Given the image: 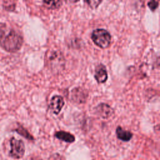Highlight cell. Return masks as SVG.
I'll use <instances>...</instances> for the list:
<instances>
[{"label": "cell", "instance_id": "13", "mask_svg": "<svg viewBox=\"0 0 160 160\" xmlns=\"http://www.w3.org/2000/svg\"><path fill=\"white\" fill-rule=\"evenodd\" d=\"M3 7L6 11H12L15 9L16 3L13 1H4L3 2Z\"/></svg>", "mask_w": 160, "mask_h": 160}, {"label": "cell", "instance_id": "12", "mask_svg": "<svg viewBox=\"0 0 160 160\" xmlns=\"http://www.w3.org/2000/svg\"><path fill=\"white\" fill-rule=\"evenodd\" d=\"M42 2L48 9H57L62 5V1H43Z\"/></svg>", "mask_w": 160, "mask_h": 160}, {"label": "cell", "instance_id": "10", "mask_svg": "<svg viewBox=\"0 0 160 160\" xmlns=\"http://www.w3.org/2000/svg\"><path fill=\"white\" fill-rule=\"evenodd\" d=\"M54 136L58 139L69 143H72L75 141V137L73 134L64 131H59L56 132Z\"/></svg>", "mask_w": 160, "mask_h": 160}, {"label": "cell", "instance_id": "14", "mask_svg": "<svg viewBox=\"0 0 160 160\" xmlns=\"http://www.w3.org/2000/svg\"><path fill=\"white\" fill-rule=\"evenodd\" d=\"M158 5L159 2L156 1H151L148 2V6L152 11H154L158 8Z\"/></svg>", "mask_w": 160, "mask_h": 160}, {"label": "cell", "instance_id": "7", "mask_svg": "<svg viewBox=\"0 0 160 160\" xmlns=\"http://www.w3.org/2000/svg\"><path fill=\"white\" fill-rule=\"evenodd\" d=\"M96 113L103 119H108L112 116L114 112L113 109L108 104L101 103L95 108Z\"/></svg>", "mask_w": 160, "mask_h": 160}, {"label": "cell", "instance_id": "9", "mask_svg": "<svg viewBox=\"0 0 160 160\" xmlns=\"http://www.w3.org/2000/svg\"><path fill=\"white\" fill-rule=\"evenodd\" d=\"M117 138L122 141L128 142L130 141L132 137V133L129 131L124 130L122 127L118 126L116 130Z\"/></svg>", "mask_w": 160, "mask_h": 160}, {"label": "cell", "instance_id": "8", "mask_svg": "<svg viewBox=\"0 0 160 160\" xmlns=\"http://www.w3.org/2000/svg\"><path fill=\"white\" fill-rule=\"evenodd\" d=\"M108 72L105 66L102 64H98L95 68L94 78L96 81L99 84L104 83L108 79Z\"/></svg>", "mask_w": 160, "mask_h": 160}, {"label": "cell", "instance_id": "2", "mask_svg": "<svg viewBox=\"0 0 160 160\" xmlns=\"http://www.w3.org/2000/svg\"><path fill=\"white\" fill-rule=\"evenodd\" d=\"M91 39L95 44L102 49L108 48L111 42L110 33L102 28L94 29L91 34Z\"/></svg>", "mask_w": 160, "mask_h": 160}, {"label": "cell", "instance_id": "5", "mask_svg": "<svg viewBox=\"0 0 160 160\" xmlns=\"http://www.w3.org/2000/svg\"><path fill=\"white\" fill-rule=\"evenodd\" d=\"M88 96L86 89L81 87L73 88L71 92V98L72 101L78 104L84 103Z\"/></svg>", "mask_w": 160, "mask_h": 160}, {"label": "cell", "instance_id": "15", "mask_svg": "<svg viewBox=\"0 0 160 160\" xmlns=\"http://www.w3.org/2000/svg\"><path fill=\"white\" fill-rule=\"evenodd\" d=\"M86 2L92 8L94 9L98 7V6L102 2V1H86Z\"/></svg>", "mask_w": 160, "mask_h": 160}, {"label": "cell", "instance_id": "3", "mask_svg": "<svg viewBox=\"0 0 160 160\" xmlns=\"http://www.w3.org/2000/svg\"><path fill=\"white\" fill-rule=\"evenodd\" d=\"M64 61L62 54L59 51L49 50L46 54V63L52 69H61Z\"/></svg>", "mask_w": 160, "mask_h": 160}, {"label": "cell", "instance_id": "1", "mask_svg": "<svg viewBox=\"0 0 160 160\" xmlns=\"http://www.w3.org/2000/svg\"><path fill=\"white\" fill-rule=\"evenodd\" d=\"M23 38L21 34L13 29L6 30L2 28L0 31V46L6 51L15 52L22 47Z\"/></svg>", "mask_w": 160, "mask_h": 160}, {"label": "cell", "instance_id": "11", "mask_svg": "<svg viewBox=\"0 0 160 160\" xmlns=\"http://www.w3.org/2000/svg\"><path fill=\"white\" fill-rule=\"evenodd\" d=\"M14 131L17 132L19 134H20L21 136H23L24 138H25L28 140H31V141L34 140L33 136L26 129H25L22 126H19Z\"/></svg>", "mask_w": 160, "mask_h": 160}, {"label": "cell", "instance_id": "6", "mask_svg": "<svg viewBox=\"0 0 160 160\" xmlns=\"http://www.w3.org/2000/svg\"><path fill=\"white\" fill-rule=\"evenodd\" d=\"M64 105V101L62 96L59 95H54L50 100L49 109L53 114L57 115L61 111Z\"/></svg>", "mask_w": 160, "mask_h": 160}, {"label": "cell", "instance_id": "4", "mask_svg": "<svg viewBox=\"0 0 160 160\" xmlns=\"http://www.w3.org/2000/svg\"><path fill=\"white\" fill-rule=\"evenodd\" d=\"M10 151L9 156L14 159L22 158L25 152V146L24 142L21 139H18L14 137H12L9 141Z\"/></svg>", "mask_w": 160, "mask_h": 160}]
</instances>
